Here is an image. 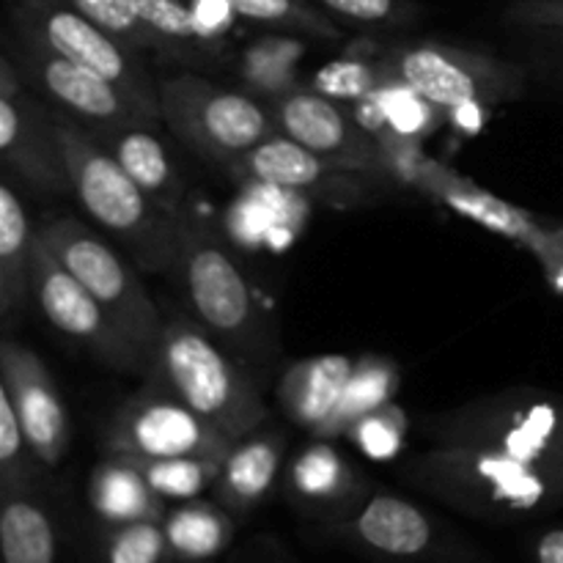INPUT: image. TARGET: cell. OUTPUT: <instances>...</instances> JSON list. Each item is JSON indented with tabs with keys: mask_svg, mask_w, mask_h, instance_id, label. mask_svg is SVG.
Masks as SVG:
<instances>
[{
	"mask_svg": "<svg viewBox=\"0 0 563 563\" xmlns=\"http://www.w3.org/2000/svg\"><path fill=\"white\" fill-rule=\"evenodd\" d=\"M396 388H399V366L379 355H366L357 357L355 372H352L350 383H346L344 396H341L339 407L333 410V416L317 429L319 440L330 438H344L352 432L361 418H366L368 412L379 410L383 405H388L394 399Z\"/></svg>",
	"mask_w": 563,
	"mask_h": 563,
	"instance_id": "24",
	"label": "cell"
},
{
	"mask_svg": "<svg viewBox=\"0 0 563 563\" xmlns=\"http://www.w3.org/2000/svg\"><path fill=\"white\" fill-rule=\"evenodd\" d=\"M31 284L38 308L55 330L80 344L93 361L121 374H148V363L135 350L119 324L104 313L91 291L58 262L47 242L36 234L33 240Z\"/></svg>",
	"mask_w": 563,
	"mask_h": 563,
	"instance_id": "10",
	"label": "cell"
},
{
	"mask_svg": "<svg viewBox=\"0 0 563 563\" xmlns=\"http://www.w3.org/2000/svg\"><path fill=\"white\" fill-rule=\"evenodd\" d=\"M240 165L258 185L278 187L297 196H317L333 207H355L372 192L357 170L341 168L286 135H273L258 143Z\"/></svg>",
	"mask_w": 563,
	"mask_h": 563,
	"instance_id": "15",
	"label": "cell"
},
{
	"mask_svg": "<svg viewBox=\"0 0 563 563\" xmlns=\"http://www.w3.org/2000/svg\"><path fill=\"white\" fill-rule=\"evenodd\" d=\"M539 563H563V528L548 531L537 544Z\"/></svg>",
	"mask_w": 563,
	"mask_h": 563,
	"instance_id": "38",
	"label": "cell"
},
{
	"mask_svg": "<svg viewBox=\"0 0 563 563\" xmlns=\"http://www.w3.org/2000/svg\"><path fill=\"white\" fill-rule=\"evenodd\" d=\"M383 64L418 97L445 110L493 108L526 91L522 66L451 44H410L394 49Z\"/></svg>",
	"mask_w": 563,
	"mask_h": 563,
	"instance_id": "8",
	"label": "cell"
},
{
	"mask_svg": "<svg viewBox=\"0 0 563 563\" xmlns=\"http://www.w3.org/2000/svg\"><path fill=\"white\" fill-rule=\"evenodd\" d=\"M20 75L33 88L44 93L58 110L69 113L91 130H113V126L157 124L146 108L121 91L115 82L104 80L88 66L53 53L33 38L20 36Z\"/></svg>",
	"mask_w": 563,
	"mask_h": 563,
	"instance_id": "12",
	"label": "cell"
},
{
	"mask_svg": "<svg viewBox=\"0 0 563 563\" xmlns=\"http://www.w3.org/2000/svg\"><path fill=\"white\" fill-rule=\"evenodd\" d=\"M550 44H553L559 53H563V31H550Z\"/></svg>",
	"mask_w": 563,
	"mask_h": 563,
	"instance_id": "39",
	"label": "cell"
},
{
	"mask_svg": "<svg viewBox=\"0 0 563 563\" xmlns=\"http://www.w3.org/2000/svg\"><path fill=\"white\" fill-rule=\"evenodd\" d=\"M179 225V273L201 328L212 333L225 352L247 366H264L269 361L267 319L258 311L256 297L245 273L236 267L223 242L207 223L187 212L176 214Z\"/></svg>",
	"mask_w": 563,
	"mask_h": 563,
	"instance_id": "3",
	"label": "cell"
},
{
	"mask_svg": "<svg viewBox=\"0 0 563 563\" xmlns=\"http://www.w3.org/2000/svg\"><path fill=\"white\" fill-rule=\"evenodd\" d=\"M93 137L119 159L121 168L159 203L168 214L185 209V181L176 170L165 143L154 135L152 124L113 126V130H91Z\"/></svg>",
	"mask_w": 563,
	"mask_h": 563,
	"instance_id": "16",
	"label": "cell"
},
{
	"mask_svg": "<svg viewBox=\"0 0 563 563\" xmlns=\"http://www.w3.org/2000/svg\"><path fill=\"white\" fill-rule=\"evenodd\" d=\"M148 374L163 377L187 407L231 440L258 432L267 416L251 374L187 317L165 322L157 361Z\"/></svg>",
	"mask_w": 563,
	"mask_h": 563,
	"instance_id": "4",
	"label": "cell"
},
{
	"mask_svg": "<svg viewBox=\"0 0 563 563\" xmlns=\"http://www.w3.org/2000/svg\"><path fill=\"white\" fill-rule=\"evenodd\" d=\"M407 434V416L401 407H396L394 401L383 405L379 410L368 412L366 418L352 427L350 438L355 440L357 449L363 451L372 460H390L401 451Z\"/></svg>",
	"mask_w": 563,
	"mask_h": 563,
	"instance_id": "32",
	"label": "cell"
},
{
	"mask_svg": "<svg viewBox=\"0 0 563 563\" xmlns=\"http://www.w3.org/2000/svg\"><path fill=\"white\" fill-rule=\"evenodd\" d=\"M168 548V533L154 520L119 526L108 544V563H159Z\"/></svg>",
	"mask_w": 563,
	"mask_h": 563,
	"instance_id": "34",
	"label": "cell"
},
{
	"mask_svg": "<svg viewBox=\"0 0 563 563\" xmlns=\"http://www.w3.org/2000/svg\"><path fill=\"white\" fill-rule=\"evenodd\" d=\"M9 3L11 22L20 36L33 38L53 53L88 66L130 93L154 119L163 121L159 86H154L152 77L146 75L137 53L115 42L110 33L86 20L66 0H9Z\"/></svg>",
	"mask_w": 563,
	"mask_h": 563,
	"instance_id": "9",
	"label": "cell"
},
{
	"mask_svg": "<svg viewBox=\"0 0 563 563\" xmlns=\"http://www.w3.org/2000/svg\"><path fill=\"white\" fill-rule=\"evenodd\" d=\"M143 22L157 33L170 58H212L223 53L225 36L209 25L190 0H135Z\"/></svg>",
	"mask_w": 563,
	"mask_h": 563,
	"instance_id": "22",
	"label": "cell"
},
{
	"mask_svg": "<svg viewBox=\"0 0 563 563\" xmlns=\"http://www.w3.org/2000/svg\"><path fill=\"white\" fill-rule=\"evenodd\" d=\"M284 460V440L275 432H253L236 440L214 482L220 504L242 511L256 506L273 487Z\"/></svg>",
	"mask_w": 563,
	"mask_h": 563,
	"instance_id": "19",
	"label": "cell"
},
{
	"mask_svg": "<svg viewBox=\"0 0 563 563\" xmlns=\"http://www.w3.org/2000/svg\"><path fill=\"white\" fill-rule=\"evenodd\" d=\"M0 159L36 196L71 192L55 110L25 91L20 69L9 55L0 58Z\"/></svg>",
	"mask_w": 563,
	"mask_h": 563,
	"instance_id": "11",
	"label": "cell"
},
{
	"mask_svg": "<svg viewBox=\"0 0 563 563\" xmlns=\"http://www.w3.org/2000/svg\"><path fill=\"white\" fill-rule=\"evenodd\" d=\"M0 550L5 563H53L55 531L47 509L31 495H3L0 515Z\"/></svg>",
	"mask_w": 563,
	"mask_h": 563,
	"instance_id": "25",
	"label": "cell"
},
{
	"mask_svg": "<svg viewBox=\"0 0 563 563\" xmlns=\"http://www.w3.org/2000/svg\"><path fill=\"white\" fill-rule=\"evenodd\" d=\"M0 388L9 390L33 456L55 467L69 449V412L42 357L25 344H0Z\"/></svg>",
	"mask_w": 563,
	"mask_h": 563,
	"instance_id": "14",
	"label": "cell"
},
{
	"mask_svg": "<svg viewBox=\"0 0 563 563\" xmlns=\"http://www.w3.org/2000/svg\"><path fill=\"white\" fill-rule=\"evenodd\" d=\"M168 544L181 555H212L229 542V520L209 506H181L168 517Z\"/></svg>",
	"mask_w": 563,
	"mask_h": 563,
	"instance_id": "29",
	"label": "cell"
},
{
	"mask_svg": "<svg viewBox=\"0 0 563 563\" xmlns=\"http://www.w3.org/2000/svg\"><path fill=\"white\" fill-rule=\"evenodd\" d=\"M143 473L152 489L163 498H196L218 482L223 462L212 460H124Z\"/></svg>",
	"mask_w": 563,
	"mask_h": 563,
	"instance_id": "30",
	"label": "cell"
},
{
	"mask_svg": "<svg viewBox=\"0 0 563 563\" xmlns=\"http://www.w3.org/2000/svg\"><path fill=\"white\" fill-rule=\"evenodd\" d=\"M60 152L71 192L102 229L124 245L143 273L168 275L179 267V225L88 132L86 124L55 110Z\"/></svg>",
	"mask_w": 563,
	"mask_h": 563,
	"instance_id": "1",
	"label": "cell"
},
{
	"mask_svg": "<svg viewBox=\"0 0 563 563\" xmlns=\"http://www.w3.org/2000/svg\"><path fill=\"white\" fill-rule=\"evenodd\" d=\"M36 234L47 242L58 262L91 291L93 300L119 324L121 333L146 357L152 372L165 322L159 319L157 306L148 297L143 280L137 278L135 262L121 256L88 225L66 214L44 220Z\"/></svg>",
	"mask_w": 563,
	"mask_h": 563,
	"instance_id": "5",
	"label": "cell"
},
{
	"mask_svg": "<svg viewBox=\"0 0 563 563\" xmlns=\"http://www.w3.org/2000/svg\"><path fill=\"white\" fill-rule=\"evenodd\" d=\"M33 240L27 212L9 181L0 185V317L9 324L25 302L31 284Z\"/></svg>",
	"mask_w": 563,
	"mask_h": 563,
	"instance_id": "20",
	"label": "cell"
},
{
	"mask_svg": "<svg viewBox=\"0 0 563 563\" xmlns=\"http://www.w3.org/2000/svg\"><path fill=\"white\" fill-rule=\"evenodd\" d=\"M528 251L539 258V264H542L544 273H548V280L563 295V234L561 231L542 229Z\"/></svg>",
	"mask_w": 563,
	"mask_h": 563,
	"instance_id": "37",
	"label": "cell"
},
{
	"mask_svg": "<svg viewBox=\"0 0 563 563\" xmlns=\"http://www.w3.org/2000/svg\"><path fill=\"white\" fill-rule=\"evenodd\" d=\"M504 20L531 31H563V0H517L506 9Z\"/></svg>",
	"mask_w": 563,
	"mask_h": 563,
	"instance_id": "36",
	"label": "cell"
},
{
	"mask_svg": "<svg viewBox=\"0 0 563 563\" xmlns=\"http://www.w3.org/2000/svg\"><path fill=\"white\" fill-rule=\"evenodd\" d=\"M273 119L280 135L311 148L319 157L366 176H385L390 157L366 126L346 113L339 99L322 91H289L275 99Z\"/></svg>",
	"mask_w": 563,
	"mask_h": 563,
	"instance_id": "13",
	"label": "cell"
},
{
	"mask_svg": "<svg viewBox=\"0 0 563 563\" xmlns=\"http://www.w3.org/2000/svg\"><path fill=\"white\" fill-rule=\"evenodd\" d=\"M66 3H69L71 9L80 11V14L86 16V20H91L97 27H102L104 33H110L115 42L130 47L132 53L165 55L163 42H159L157 33L143 22L135 0H66Z\"/></svg>",
	"mask_w": 563,
	"mask_h": 563,
	"instance_id": "28",
	"label": "cell"
},
{
	"mask_svg": "<svg viewBox=\"0 0 563 563\" xmlns=\"http://www.w3.org/2000/svg\"><path fill=\"white\" fill-rule=\"evenodd\" d=\"M355 531L368 548L385 555H421L432 544V522L418 506L394 495H374L361 509Z\"/></svg>",
	"mask_w": 563,
	"mask_h": 563,
	"instance_id": "21",
	"label": "cell"
},
{
	"mask_svg": "<svg viewBox=\"0 0 563 563\" xmlns=\"http://www.w3.org/2000/svg\"><path fill=\"white\" fill-rule=\"evenodd\" d=\"M31 443L25 438L9 390L0 388V489L3 495L25 493L31 473ZM36 460V456H33Z\"/></svg>",
	"mask_w": 563,
	"mask_h": 563,
	"instance_id": "31",
	"label": "cell"
},
{
	"mask_svg": "<svg viewBox=\"0 0 563 563\" xmlns=\"http://www.w3.org/2000/svg\"><path fill=\"white\" fill-rule=\"evenodd\" d=\"M236 16L280 31L306 33L317 38H339L341 31L311 0H225Z\"/></svg>",
	"mask_w": 563,
	"mask_h": 563,
	"instance_id": "26",
	"label": "cell"
},
{
	"mask_svg": "<svg viewBox=\"0 0 563 563\" xmlns=\"http://www.w3.org/2000/svg\"><path fill=\"white\" fill-rule=\"evenodd\" d=\"M115 410L104 432V454L119 460L225 462L236 440L187 407L157 374Z\"/></svg>",
	"mask_w": 563,
	"mask_h": 563,
	"instance_id": "7",
	"label": "cell"
},
{
	"mask_svg": "<svg viewBox=\"0 0 563 563\" xmlns=\"http://www.w3.org/2000/svg\"><path fill=\"white\" fill-rule=\"evenodd\" d=\"M390 77V71L385 69V64L374 66L366 60H335V64L324 66L317 75V91L328 93L333 99H352V102H361V99L372 97L379 86Z\"/></svg>",
	"mask_w": 563,
	"mask_h": 563,
	"instance_id": "33",
	"label": "cell"
},
{
	"mask_svg": "<svg viewBox=\"0 0 563 563\" xmlns=\"http://www.w3.org/2000/svg\"><path fill=\"white\" fill-rule=\"evenodd\" d=\"M355 363L350 355H319L284 368L278 379V401L286 416L297 427L317 432L339 407Z\"/></svg>",
	"mask_w": 563,
	"mask_h": 563,
	"instance_id": "17",
	"label": "cell"
},
{
	"mask_svg": "<svg viewBox=\"0 0 563 563\" xmlns=\"http://www.w3.org/2000/svg\"><path fill=\"white\" fill-rule=\"evenodd\" d=\"M88 498L104 520L113 526H126V522L154 520L159 515L163 495L154 493L135 465L119 456H108L93 467Z\"/></svg>",
	"mask_w": 563,
	"mask_h": 563,
	"instance_id": "23",
	"label": "cell"
},
{
	"mask_svg": "<svg viewBox=\"0 0 563 563\" xmlns=\"http://www.w3.org/2000/svg\"><path fill=\"white\" fill-rule=\"evenodd\" d=\"M157 86L168 130L209 163H242L278 130L273 113L256 99L214 86L198 75L165 77Z\"/></svg>",
	"mask_w": 563,
	"mask_h": 563,
	"instance_id": "6",
	"label": "cell"
},
{
	"mask_svg": "<svg viewBox=\"0 0 563 563\" xmlns=\"http://www.w3.org/2000/svg\"><path fill=\"white\" fill-rule=\"evenodd\" d=\"M291 484L308 500H339L355 487V471L328 443H317L300 454L291 467Z\"/></svg>",
	"mask_w": 563,
	"mask_h": 563,
	"instance_id": "27",
	"label": "cell"
},
{
	"mask_svg": "<svg viewBox=\"0 0 563 563\" xmlns=\"http://www.w3.org/2000/svg\"><path fill=\"white\" fill-rule=\"evenodd\" d=\"M416 181H421L423 190L432 192L438 201H443L445 207L460 212L462 218L473 220V223L484 225V229L495 231V234L522 242L526 247H531V242L537 240L539 231L544 229L533 214L511 207L509 201L482 190V187L471 185L467 179L449 174V170L440 168V165H423L421 174H416Z\"/></svg>",
	"mask_w": 563,
	"mask_h": 563,
	"instance_id": "18",
	"label": "cell"
},
{
	"mask_svg": "<svg viewBox=\"0 0 563 563\" xmlns=\"http://www.w3.org/2000/svg\"><path fill=\"white\" fill-rule=\"evenodd\" d=\"M429 443H471L500 451L563 487V394L506 388L427 418Z\"/></svg>",
	"mask_w": 563,
	"mask_h": 563,
	"instance_id": "2",
	"label": "cell"
},
{
	"mask_svg": "<svg viewBox=\"0 0 563 563\" xmlns=\"http://www.w3.org/2000/svg\"><path fill=\"white\" fill-rule=\"evenodd\" d=\"M313 3L355 25H394L405 16L401 0H313Z\"/></svg>",
	"mask_w": 563,
	"mask_h": 563,
	"instance_id": "35",
	"label": "cell"
}]
</instances>
